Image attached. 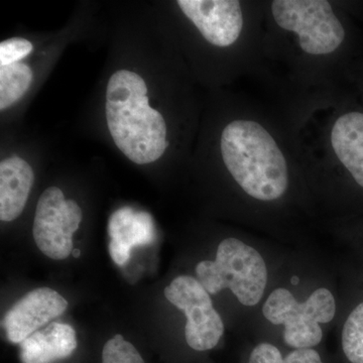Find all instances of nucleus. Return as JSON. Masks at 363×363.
Returning a JSON list of instances; mask_svg holds the SVG:
<instances>
[{
	"mask_svg": "<svg viewBox=\"0 0 363 363\" xmlns=\"http://www.w3.org/2000/svg\"><path fill=\"white\" fill-rule=\"evenodd\" d=\"M272 14L279 28L295 33L301 50L310 56L332 54L345 39L342 23L325 0H274Z\"/></svg>",
	"mask_w": 363,
	"mask_h": 363,
	"instance_id": "nucleus-5",
	"label": "nucleus"
},
{
	"mask_svg": "<svg viewBox=\"0 0 363 363\" xmlns=\"http://www.w3.org/2000/svg\"><path fill=\"white\" fill-rule=\"evenodd\" d=\"M147 94V83L135 72L117 71L107 85L109 131L116 147L138 164L157 161L169 145L166 121Z\"/></svg>",
	"mask_w": 363,
	"mask_h": 363,
	"instance_id": "nucleus-2",
	"label": "nucleus"
},
{
	"mask_svg": "<svg viewBox=\"0 0 363 363\" xmlns=\"http://www.w3.org/2000/svg\"><path fill=\"white\" fill-rule=\"evenodd\" d=\"M344 355L351 363H363V302L346 318L341 333Z\"/></svg>",
	"mask_w": 363,
	"mask_h": 363,
	"instance_id": "nucleus-16",
	"label": "nucleus"
},
{
	"mask_svg": "<svg viewBox=\"0 0 363 363\" xmlns=\"http://www.w3.org/2000/svg\"><path fill=\"white\" fill-rule=\"evenodd\" d=\"M196 279L211 296L228 290L243 307H257L267 297L269 271L257 247L228 238L219 243L213 260L196 266Z\"/></svg>",
	"mask_w": 363,
	"mask_h": 363,
	"instance_id": "nucleus-3",
	"label": "nucleus"
},
{
	"mask_svg": "<svg viewBox=\"0 0 363 363\" xmlns=\"http://www.w3.org/2000/svg\"><path fill=\"white\" fill-rule=\"evenodd\" d=\"M330 143L338 161L363 188V113L351 111L338 117L332 126Z\"/></svg>",
	"mask_w": 363,
	"mask_h": 363,
	"instance_id": "nucleus-12",
	"label": "nucleus"
},
{
	"mask_svg": "<svg viewBox=\"0 0 363 363\" xmlns=\"http://www.w3.org/2000/svg\"><path fill=\"white\" fill-rule=\"evenodd\" d=\"M102 363H145L133 344L117 334L105 343Z\"/></svg>",
	"mask_w": 363,
	"mask_h": 363,
	"instance_id": "nucleus-17",
	"label": "nucleus"
},
{
	"mask_svg": "<svg viewBox=\"0 0 363 363\" xmlns=\"http://www.w3.org/2000/svg\"><path fill=\"white\" fill-rule=\"evenodd\" d=\"M33 45L30 40L23 38H13L0 44V66L18 63L32 52Z\"/></svg>",
	"mask_w": 363,
	"mask_h": 363,
	"instance_id": "nucleus-18",
	"label": "nucleus"
},
{
	"mask_svg": "<svg viewBox=\"0 0 363 363\" xmlns=\"http://www.w3.org/2000/svg\"><path fill=\"white\" fill-rule=\"evenodd\" d=\"M80 250H74L73 252H72V255H73V257H75V259H77V257H80Z\"/></svg>",
	"mask_w": 363,
	"mask_h": 363,
	"instance_id": "nucleus-19",
	"label": "nucleus"
},
{
	"mask_svg": "<svg viewBox=\"0 0 363 363\" xmlns=\"http://www.w3.org/2000/svg\"><path fill=\"white\" fill-rule=\"evenodd\" d=\"M111 241L109 255L117 266H123L130 259L131 250L140 245H149L154 240V230L149 222L135 221V223L111 224Z\"/></svg>",
	"mask_w": 363,
	"mask_h": 363,
	"instance_id": "nucleus-13",
	"label": "nucleus"
},
{
	"mask_svg": "<svg viewBox=\"0 0 363 363\" xmlns=\"http://www.w3.org/2000/svg\"><path fill=\"white\" fill-rule=\"evenodd\" d=\"M82 218L77 202L66 200L58 187L48 188L40 195L35 210L33 227L35 245L50 259H66L73 252V234Z\"/></svg>",
	"mask_w": 363,
	"mask_h": 363,
	"instance_id": "nucleus-7",
	"label": "nucleus"
},
{
	"mask_svg": "<svg viewBox=\"0 0 363 363\" xmlns=\"http://www.w3.org/2000/svg\"><path fill=\"white\" fill-rule=\"evenodd\" d=\"M220 147L227 171L248 197L272 203L288 192L285 155L262 124L252 119L231 121L222 131Z\"/></svg>",
	"mask_w": 363,
	"mask_h": 363,
	"instance_id": "nucleus-1",
	"label": "nucleus"
},
{
	"mask_svg": "<svg viewBox=\"0 0 363 363\" xmlns=\"http://www.w3.org/2000/svg\"><path fill=\"white\" fill-rule=\"evenodd\" d=\"M68 302L50 288L35 289L21 298L7 312L2 326L11 343L21 344L66 311Z\"/></svg>",
	"mask_w": 363,
	"mask_h": 363,
	"instance_id": "nucleus-9",
	"label": "nucleus"
},
{
	"mask_svg": "<svg viewBox=\"0 0 363 363\" xmlns=\"http://www.w3.org/2000/svg\"><path fill=\"white\" fill-rule=\"evenodd\" d=\"M247 363H324L319 352L314 348L294 350L284 357L274 344H257L250 352Z\"/></svg>",
	"mask_w": 363,
	"mask_h": 363,
	"instance_id": "nucleus-15",
	"label": "nucleus"
},
{
	"mask_svg": "<svg viewBox=\"0 0 363 363\" xmlns=\"http://www.w3.org/2000/svg\"><path fill=\"white\" fill-rule=\"evenodd\" d=\"M77 348V335L71 325L52 322L21 343L23 363H54L71 357Z\"/></svg>",
	"mask_w": 363,
	"mask_h": 363,
	"instance_id": "nucleus-10",
	"label": "nucleus"
},
{
	"mask_svg": "<svg viewBox=\"0 0 363 363\" xmlns=\"http://www.w3.org/2000/svg\"><path fill=\"white\" fill-rule=\"evenodd\" d=\"M177 4L210 44L226 48L240 39L245 23L240 1L179 0Z\"/></svg>",
	"mask_w": 363,
	"mask_h": 363,
	"instance_id": "nucleus-8",
	"label": "nucleus"
},
{
	"mask_svg": "<svg viewBox=\"0 0 363 363\" xmlns=\"http://www.w3.org/2000/svg\"><path fill=\"white\" fill-rule=\"evenodd\" d=\"M33 71L26 64L0 66V111L18 102L30 88Z\"/></svg>",
	"mask_w": 363,
	"mask_h": 363,
	"instance_id": "nucleus-14",
	"label": "nucleus"
},
{
	"mask_svg": "<svg viewBox=\"0 0 363 363\" xmlns=\"http://www.w3.org/2000/svg\"><path fill=\"white\" fill-rule=\"evenodd\" d=\"M169 303L186 316L185 338L196 351L213 350L223 336V319L215 309L211 295L197 279L188 274L176 277L164 288Z\"/></svg>",
	"mask_w": 363,
	"mask_h": 363,
	"instance_id": "nucleus-6",
	"label": "nucleus"
},
{
	"mask_svg": "<svg viewBox=\"0 0 363 363\" xmlns=\"http://www.w3.org/2000/svg\"><path fill=\"white\" fill-rule=\"evenodd\" d=\"M262 312L267 322L283 327L284 342L289 347L307 350L322 342L323 325L333 321L337 303L327 286L315 289L304 300L290 289L279 286L264 298Z\"/></svg>",
	"mask_w": 363,
	"mask_h": 363,
	"instance_id": "nucleus-4",
	"label": "nucleus"
},
{
	"mask_svg": "<svg viewBox=\"0 0 363 363\" xmlns=\"http://www.w3.org/2000/svg\"><path fill=\"white\" fill-rule=\"evenodd\" d=\"M35 182L32 167L16 156L0 162V219L16 220L25 209Z\"/></svg>",
	"mask_w": 363,
	"mask_h": 363,
	"instance_id": "nucleus-11",
	"label": "nucleus"
}]
</instances>
